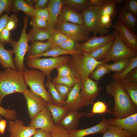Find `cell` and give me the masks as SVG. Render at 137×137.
Returning <instances> with one entry per match:
<instances>
[{"label": "cell", "mask_w": 137, "mask_h": 137, "mask_svg": "<svg viewBox=\"0 0 137 137\" xmlns=\"http://www.w3.org/2000/svg\"><path fill=\"white\" fill-rule=\"evenodd\" d=\"M12 8L13 11L15 13L21 10L28 16L31 18L33 17L35 8L29 5L24 0H14Z\"/></svg>", "instance_id": "28"}, {"label": "cell", "mask_w": 137, "mask_h": 137, "mask_svg": "<svg viewBox=\"0 0 137 137\" xmlns=\"http://www.w3.org/2000/svg\"><path fill=\"white\" fill-rule=\"evenodd\" d=\"M103 134L102 137H131L127 131L111 124Z\"/></svg>", "instance_id": "31"}, {"label": "cell", "mask_w": 137, "mask_h": 137, "mask_svg": "<svg viewBox=\"0 0 137 137\" xmlns=\"http://www.w3.org/2000/svg\"><path fill=\"white\" fill-rule=\"evenodd\" d=\"M22 94L26 100L28 114L31 119L47 107L48 102L30 90L27 89Z\"/></svg>", "instance_id": "10"}, {"label": "cell", "mask_w": 137, "mask_h": 137, "mask_svg": "<svg viewBox=\"0 0 137 137\" xmlns=\"http://www.w3.org/2000/svg\"><path fill=\"white\" fill-rule=\"evenodd\" d=\"M116 4V0H105L104 4L101 7L100 14L109 15L112 19L118 13Z\"/></svg>", "instance_id": "32"}, {"label": "cell", "mask_w": 137, "mask_h": 137, "mask_svg": "<svg viewBox=\"0 0 137 137\" xmlns=\"http://www.w3.org/2000/svg\"><path fill=\"white\" fill-rule=\"evenodd\" d=\"M81 51L78 50H67L63 49L59 46H54L50 48L43 53L39 55L38 58L42 56H52L55 57L65 55H71L80 53Z\"/></svg>", "instance_id": "30"}, {"label": "cell", "mask_w": 137, "mask_h": 137, "mask_svg": "<svg viewBox=\"0 0 137 137\" xmlns=\"http://www.w3.org/2000/svg\"><path fill=\"white\" fill-rule=\"evenodd\" d=\"M0 114L8 120H15L16 119L17 112L15 110L6 109L0 105Z\"/></svg>", "instance_id": "44"}, {"label": "cell", "mask_w": 137, "mask_h": 137, "mask_svg": "<svg viewBox=\"0 0 137 137\" xmlns=\"http://www.w3.org/2000/svg\"><path fill=\"white\" fill-rule=\"evenodd\" d=\"M45 85L46 87L48 88V92L55 103L57 105L64 106L65 100L58 92L55 84L53 83L52 80L47 79Z\"/></svg>", "instance_id": "33"}, {"label": "cell", "mask_w": 137, "mask_h": 137, "mask_svg": "<svg viewBox=\"0 0 137 137\" xmlns=\"http://www.w3.org/2000/svg\"><path fill=\"white\" fill-rule=\"evenodd\" d=\"M58 21L81 24H84V23L81 13L65 5H63L61 9Z\"/></svg>", "instance_id": "19"}, {"label": "cell", "mask_w": 137, "mask_h": 137, "mask_svg": "<svg viewBox=\"0 0 137 137\" xmlns=\"http://www.w3.org/2000/svg\"><path fill=\"white\" fill-rule=\"evenodd\" d=\"M23 72L25 83L32 91L48 103L56 105L45 89L44 82L46 75L44 73L35 69H27Z\"/></svg>", "instance_id": "4"}, {"label": "cell", "mask_w": 137, "mask_h": 137, "mask_svg": "<svg viewBox=\"0 0 137 137\" xmlns=\"http://www.w3.org/2000/svg\"><path fill=\"white\" fill-rule=\"evenodd\" d=\"M112 28L117 31L120 38L126 46L137 50V37L135 33L117 21Z\"/></svg>", "instance_id": "16"}, {"label": "cell", "mask_w": 137, "mask_h": 137, "mask_svg": "<svg viewBox=\"0 0 137 137\" xmlns=\"http://www.w3.org/2000/svg\"><path fill=\"white\" fill-rule=\"evenodd\" d=\"M30 23L33 29H48V21L40 18L36 17L31 18Z\"/></svg>", "instance_id": "41"}, {"label": "cell", "mask_w": 137, "mask_h": 137, "mask_svg": "<svg viewBox=\"0 0 137 137\" xmlns=\"http://www.w3.org/2000/svg\"><path fill=\"white\" fill-rule=\"evenodd\" d=\"M29 5L33 7V4H34L33 0H28L25 1Z\"/></svg>", "instance_id": "59"}, {"label": "cell", "mask_w": 137, "mask_h": 137, "mask_svg": "<svg viewBox=\"0 0 137 137\" xmlns=\"http://www.w3.org/2000/svg\"><path fill=\"white\" fill-rule=\"evenodd\" d=\"M23 19L24 26L19 40L18 41L12 40L10 43L13 48L12 50L15 55L13 60L17 70L21 72L27 69L24 64V59L30 47L28 43L29 37L26 32L28 16H24Z\"/></svg>", "instance_id": "5"}, {"label": "cell", "mask_w": 137, "mask_h": 137, "mask_svg": "<svg viewBox=\"0 0 137 137\" xmlns=\"http://www.w3.org/2000/svg\"><path fill=\"white\" fill-rule=\"evenodd\" d=\"M13 51L7 50L4 45L0 44V64L4 68L10 67L17 70L12 58Z\"/></svg>", "instance_id": "24"}, {"label": "cell", "mask_w": 137, "mask_h": 137, "mask_svg": "<svg viewBox=\"0 0 137 137\" xmlns=\"http://www.w3.org/2000/svg\"><path fill=\"white\" fill-rule=\"evenodd\" d=\"M63 5L69 6L81 12L91 6L89 0H62Z\"/></svg>", "instance_id": "35"}, {"label": "cell", "mask_w": 137, "mask_h": 137, "mask_svg": "<svg viewBox=\"0 0 137 137\" xmlns=\"http://www.w3.org/2000/svg\"><path fill=\"white\" fill-rule=\"evenodd\" d=\"M54 30L32 29L28 34L29 41H35L49 40Z\"/></svg>", "instance_id": "26"}, {"label": "cell", "mask_w": 137, "mask_h": 137, "mask_svg": "<svg viewBox=\"0 0 137 137\" xmlns=\"http://www.w3.org/2000/svg\"><path fill=\"white\" fill-rule=\"evenodd\" d=\"M54 29L60 31L78 43L86 41L91 32L84 24L58 21Z\"/></svg>", "instance_id": "7"}, {"label": "cell", "mask_w": 137, "mask_h": 137, "mask_svg": "<svg viewBox=\"0 0 137 137\" xmlns=\"http://www.w3.org/2000/svg\"><path fill=\"white\" fill-rule=\"evenodd\" d=\"M52 133L44 131L41 129H37L35 133L31 137H51Z\"/></svg>", "instance_id": "56"}, {"label": "cell", "mask_w": 137, "mask_h": 137, "mask_svg": "<svg viewBox=\"0 0 137 137\" xmlns=\"http://www.w3.org/2000/svg\"><path fill=\"white\" fill-rule=\"evenodd\" d=\"M63 5L62 0H49L48 5L49 10L48 29L54 30L58 22L59 14Z\"/></svg>", "instance_id": "21"}, {"label": "cell", "mask_w": 137, "mask_h": 137, "mask_svg": "<svg viewBox=\"0 0 137 137\" xmlns=\"http://www.w3.org/2000/svg\"><path fill=\"white\" fill-rule=\"evenodd\" d=\"M51 133V137H70L69 131L59 125L55 126Z\"/></svg>", "instance_id": "42"}, {"label": "cell", "mask_w": 137, "mask_h": 137, "mask_svg": "<svg viewBox=\"0 0 137 137\" xmlns=\"http://www.w3.org/2000/svg\"><path fill=\"white\" fill-rule=\"evenodd\" d=\"M47 107L50 111L53 122L56 125H58L69 110L63 106L48 103Z\"/></svg>", "instance_id": "25"}, {"label": "cell", "mask_w": 137, "mask_h": 137, "mask_svg": "<svg viewBox=\"0 0 137 137\" xmlns=\"http://www.w3.org/2000/svg\"><path fill=\"white\" fill-rule=\"evenodd\" d=\"M24 123L19 119L10 121L8 131L13 137H31L37 129L29 126H25Z\"/></svg>", "instance_id": "17"}, {"label": "cell", "mask_w": 137, "mask_h": 137, "mask_svg": "<svg viewBox=\"0 0 137 137\" xmlns=\"http://www.w3.org/2000/svg\"><path fill=\"white\" fill-rule=\"evenodd\" d=\"M2 116L0 114V121L2 119ZM1 133H0V134H1Z\"/></svg>", "instance_id": "61"}, {"label": "cell", "mask_w": 137, "mask_h": 137, "mask_svg": "<svg viewBox=\"0 0 137 137\" xmlns=\"http://www.w3.org/2000/svg\"><path fill=\"white\" fill-rule=\"evenodd\" d=\"M115 39L88 54L91 57L98 61H100L109 53L114 43Z\"/></svg>", "instance_id": "34"}, {"label": "cell", "mask_w": 137, "mask_h": 137, "mask_svg": "<svg viewBox=\"0 0 137 137\" xmlns=\"http://www.w3.org/2000/svg\"><path fill=\"white\" fill-rule=\"evenodd\" d=\"M77 79L74 77H57L54 78L53 82L55 84H61L72 88L74 86Z\"/></svg>", "instance_id": "40"}, {"label": "cell", "mask_w": 137, "mask_h": 137, "mask_svg": "<svg viewBox=\"0 0 137 137\" xmlns=\"http://www.w3.org/2000/svg\"><path fill=\"white\" fill-rule=\"evenodd\" d=\"M79 44L74 40L69 38L66 41L61 44L59 47L67 50H78Z\"/></svg>", "instance_id": "45"}, {"label": "cell", "mask_w": 137, "mask_h": 137, "mask_svg": "<svg viewBox=\"0 0 137 137\" xmlns=\"http://www.w3.org/2000/svg\"><path fill=\"white\" fill-rule=\"evenodd\" d=\"M82 85V82L77 79L74 86L65 100L64 106L69 110L78 111L84 106L81 100L80 94Z\"/></svg>", "instance_id": "13"}, {"label": "cell", "mask_w": 137, "mask_h": 137, "mask_svg": "<svg viewBox=\"0 0 137 137\" xmlns=\"http://www.w3.org/2000/svg\"><path fill=\"white\" fill-rule=\"evenodd\" d=\"M110 124L108 120L103 117L99 123L92 127L69 131L70 137H84L90 134L103 133Z\"/></svg>", "instance_id": "18"}, {"label": "cell", "mask_w": 137, "mask_h": 137, "mask_svg": "<svg viewBox=\"0 0 137 137\" xmlns=\"http://www.w3.org/2000/svg\"><path fill=\"white\" fill-rule=\"evenodd\" d=\"M7 121L6 120L2 119L0 121V133L3 134L6 126Z\"/></svg>", "instance_id": "58"}, {"label": "cell", "mask_w": 137, "mask_h": 137, "mask_svg": "<svg viewBox=\"0 0 137 137\" xmlns=\"http://www.w3.org/2000/svg\"><path fill=\"white\" fill-rule=\"evenodd\" d=\"M114 32L106 36L98 37L92 36L84 43L79 44L78 50L86 53H90L107 43L115 39Z\"/></svg>", "instance_id": "14"}, {"label": "cell", "mask_w": 137, "mask_h": 137, "mask_svg": "<svg viewBox=\"0 0 137 137\" xmlns=\"http://www.w3.org/2000/svg\"><path fill=\"white\" fill-rule=\"evenodd\" d=\"M125 0H116V1L117 3L118 4H120L121 3L124 2Z\"/></svg>", "instance_id": "60"}, {"label": "cell", "mask_w": 137, "mask_h": 137, "mask_svg": "<svg viewBox=\"0 0 137 137\" xmlns=\"http://www.w3.org/2000/svg\"><path fill=\"white\" fill-rule=\"evenodd\" d=\"M56 46L49 40L45 42L35 41L30 46L26 59H38V56L45 52L51 47Z\"/></svg>", "instance_id": "22"}, {"label": "cell", "mask_w": 137, "mask_h": 137, "mask_svg": "<svg viewBox=\"0 0 137 137\" xmlns=\"http://www.w3.org/2000/svg\"><path fill=\"white\" fill-rule=\"evenodd\" d=\"M101 7L91 6L81 12L84 21V24L93 34H99L101 36L108 33L109 29L103 28L99 20Z\"/></svg>", "instance_id": "9"}, {"label": "cell", "mask_w": 137, "mask_h": 137, "mask_svg": "<svg viewBox=\"0 0 137 137\" xmlns=\"http://www.w3.org/2000/svg\"><path fill=\"white\" fill-rule=\"evenodd\" d=\"M110 124L127 131L131 137H137V112L123 118H111L108 120Z\"/></svg>", "instance_id": "15"}, {"label": "cell", "mask_w": 137, "mask_h": 137, "mask_svg": "<svg viewBox=\"0 0 137 137\" xmlns=\"http://www.w3.org/2000/svg\"><path fill=\"white\" fill-rule=\"evenodd\" d=\"M10 31L6 27L3 29L0 35V41L1 43L4 45L7 43H10L12 41L10 38Z\"/></svg>", "instance_id": "51"}, {"label": "cell", "mask_w": 137, "mask_h": 137, "mask_svg": "<svg viewBox=\"0 0 137 137\" xmlns=\"http://www.w3.org/2000/svg\"><path fill=\"white\" fill-rule=\"evenodd\" d=\"M123 7L126 10L136 17L137 15V0H125Z\"/></svg>", "instance_id": "46"}, {"label": "cell", "mask_w": 137, "mask_h": 137, "mask_svg": "<svg viewBox=\"0 0 137 137\" xmlns=\"http://www.w3.org/2000/svg\"><path fill=\"white\" fill-rule=\"evenodd\" d=\"M23 72L10 67L0 71V106L3 99L6 95L15 93L22 94L27 89Z\"/></svg>", "instance_id": "2"}, {"label": "cell", "mask_w": 137, "mask_h": 137, "mask_svg": "<svg viewBox=\"0 0 137 137\" xmlns=\"http://www.w3.org/2000/svg\"><path fill=\"white\" fill-rule=\"evenodd\" d=\"M119 82L133 103L137 107V83L130 82L124 79Z\"/></svg>", "instance_id": "27"}, {"label": "cell", "mask_w": 137, "mask_h": 137, "mask_svg": "<svg viewBox=\"0 0 137 137\" xmlns=\"http://www.w3.org/2000/svg\"><path fill=\"white\" fill-rule=\"evenodd\" d=\"M106 88L107 93L114 98L113 116L114 118H124L137 112V107L133 103L119 81H113Z\"/></svg>", "instance_id": "1"}, {"label": "cell", "mask_w": 137, "mask_h": 137, "mask_svg": "<svg viewBox=\"0 0 137 137\" xmlns=\"http://www.w3.org/2000/svg\"><path fill=\"white\" fill-rule=\"evenodd\" d=\"M36 17L48 21L49 17V10L47 7L44 9H35L33 17Z\"/></svg>", "instance_id": "49"}, {"label": "cell", "mask_w": 137, "mask_h": 137, "mask_svg": "<svg viewBox=\"0 0 137 137\" xmlns=\"http://www.w3.org/2000/svg\"><path fill=\"white\" fill-rule=\"evenodd\" d=\"M55 125L51 114L46 107L31 119L29 126L36 129H39L45 131L51 132Z\"/></svg>", "instance_id": "12"}, {"label": "cell", "mask_w": 137, "mask_h": 137, "mask_svg": "<svg viewBox=\"0 0 137 137\" xmlns=\"http://www.w3.org/2000/svg\"><path fill=\"white\" fill-rule=\"evenodd\" d=\"M9 17L7 14H4L0 17V35L3 29L6 27ZM0 44H2L0 41Z\"/></svg>", "instance_id": "55"}, {"label": "cell", "mask_w": 137, "mask_h": 137, "mask_svg": "<svg viewBox=\"0 0 137 137\" xmlns=\"http://www.w3.org/2000/svg\"><path fill=\"white\" fill-rule=\"evenodd\" d=\"M106 63L98 65L91 74L92 78L96 81H97L105 74L111 72Z\"/></svg>", "instance_id": "38"}, {"label": "cell", "mask_w": 137, "mask_h": 137, "mask_svg": "<svg viewBox=\"0 0 137 137\" xmlns=\"http://www.w3.org/2000/svg\"><path fill=\"white\" fill-rule=\"evenodd\" d=\"M35 9H44L48 7L49 0H33Z\"/></svg>", "instance_id": "54"}, {"label": "cell", "mask_w": 137, "mask_h": 137, "mask_svg": "<svg viewBox=\"0 0 137 137\" xmlns=\"http://www.w3.org/2000/svg\"><path fill=\"white\" fill-rule=\"evenodd\" d=\"M84 113L69 110L58 125L69 131L76 129L80 119L85 115Z\"/></svg>", "instance_id": "20"}, {"label": "cell", "mask_w": 137, "mask_h": 137, "mask_svg": "<svg viewBox=\"0 0 137 137\" xmlns=\"http://www.w3.org/2000/svg\"><path fill=\"white\" fill-rule=\"evenodd\" d=\"M99 20L101 25L105 29H109L112 25V18L109 15L100 14Z\"/></svg>", "instance_id": "50"}, {"label": "cell", "mask_w": 137, "mask_h": 137, "mask_svg": "<svg viewBox=\"0 0 137 137\" xmlns=\"http://www.w3.org/2000/svg\"><path fill=\"white\" fill-rule=\"evenodd\" d=\"M70 58L67 55L57 57L36 59H29L26 62V65L30 68L39 70L44 73L47 79L52 80L51 71L62 65L67 64Z\"/></svg>", "instance_id": "6"}, {"label": "cell", "mask_w": 137, "mask_h": 137, "mask_svg": "<svg viewBox=\"0 0 137 137\" xmlns=\"http://www.w3.org/2000/svg\"><path fill=\"white\" fill-rule=\"evenodd\" d=\"M14 0H0V16L4 11L8 13L10 12L12 8Z\"/></svg>", "instance_id": "48"}, {"label": "cell", "mask_w": 137, "mask_h": 137, "mask_svg": "<svg viewBox=\"0 0 137 137\" xmlns=\"http://www.w3.org/2000/svg\"><path fill=\"white\" fill-rule=\"evenodd\" d=\"M108 106L104 102L102 101H98L93 104L91 112L90 113L85 114L87 116L90 117H92L96 114H102L107 112L110 113L108 108Z\"/></svg>", "instance_id": "37"}, {"label": "cell", "mask_w": 137, "mask_h": 137, "mask_svg": "<svg viewBox=\"0 0 137 137\" xmlns=\"http://www.w3.org/2000/svg\"><path fill=\"white\" fill-rule=\"evenodd\" d=\"M137 68V56L130 58L128 66L120 72L115 73L112 76L113 81H120L124 79L131 71Z\"/></svg>", "instance_id": "29"}, {"label": "cell", "mask_w": 137, "mask_h": 137, "mask_svg": "<svg viewBox=\"0 0 137 137\" xmlns=\"http://www.w3.org/2000/svg\"><path fill=\"white\" fill-rule=\"evenodd\" d=\"M118 13L117 21L134 32L136 28V17L123 7L120 8Z\"/></svg>", "instance_id": "23"}, {"label": "cell", "mask_w": 137, "mask_h": 137, "mask_svg": "<svg viewBox=\"0 0 137 137\" xmlns=\"http://www.w3.org/2000/svg\"><path fill=\"white\" fill-rule=\"evenodd\" d=\"M56 69L58 71L57 77H75L72 71L67 64L60 65Z\"/></svg>", "instance_id": "43"}, {"label": "cell", "mask_w": 137, "mask_h": 137, "mask_svg": "<svg viewBox=\"0 0 137 137\" xmlns=\"http://www.w3.org/2000/svg\"><path fill=\"white\" fill-rule=\"evenodd\" d=\"M130 60V58L123 59L115 61L112 64H107V66L110 72H119L123 70L128 66Z\"/></svg>", "instance_id": "36"}, {"label": "cell", "mask_w": 137, "mask_h": 137, "mask_svg": "<svg viewBox=\"0 0 137 137\" xmlns=\"http://www.w3.org/2000/svg\"><path fill=\"white\" fill-rule=\"evenodd\" d=\"M124 79L130 82L137 83V68L131 71Z\"/></svg>", "instance_id": "53"}, {"label": "cell", "mask_w": 137, "mask_h": 137, "mask_svg": "<svg viewBox=\"0 0 137 137\" xmlns=\"http://www.w3.org/2000/svg\"><path fill=\"white\" fill-rule=\"evenodd\" d=\"M55 85L56 88L59 94L65 100L72 88L61 84H55Z\"/></svg>", "instance_id": "47"}, {"label": "cell", "mask_w": 137, "mask_h": 137, "mask_svg": "<svg viewBox=\"0 0 137 137\" xmlns=\"http://www.w3.org/2000/svg\"><path fill=\"white\" fill-rule=\"evenodd\" d=\"M9 137H13L11 134Z\"/></svg>", "instance_id": "62"}, {"label": "cell", "mask_w": 137, "mask_h": 137, "mask_svg": "<svg viewBox=\"0 0 137 137\" xmlns=\"http://www.w3.org/2000/svg\"><path fill=\"white\" fill-rule=\"evenodd\" d=\"M91 6L101 7L104 4L105 0H89Z\"/></svg>", "instance_id": "57"}, {"label": "cell", "mask_w": 137, "mask_h": 137, "mask_svg": "<svg viewBox=\"0 0 137 137\" xmlns=\"http://www.w3.org/2000/svg\"><path fill=\"white\" fill-rule=\"evenodd\" d=\"M101 90L97 81L89 77L87 78L83 83L80 92L81 100L84 106L93 104Z\"/></svg>", "instance_id": "11"}, {"label": "cell", "mask_w": 137, "mask_h": 137, "mask_svg": "<svg viewBox=\"0 0 137 137\" xmlns=\"http://www.w3.org/2000/svg\"><path fill=\"white\" fill-rule=\"evenodd\" d=\"M67 64L72 71L75 77L83 83L99 64L106 61H98L88 54L81 52L71 55Z\"/></svg>", "instance_id": "3"}, {"label": "cell", "mask_w": 137, "mask_h": 137, "mask_svg": "<svg viewBox=\"0 0 137 137\" xmlns=\"http://www.w3.org/2000/svg\"><path fill=\"white\" fill-rule=\"evenodd\" d=\"M16 14L12 15L9 17L6 27L10 31L14 29L16 27L19 22Z\"/></svg>", "instance_id": "52"}, {"label": "cell", "mask_w": 137, "mask_h": 137, "mask_svg": "<svg viewBox=\"0 0 137 137\" xmlns=\"http://www.w3.org/2000/svg\"><path fill=\"white\" fill-rule=\"evenodd\" d=\"M115 38L114 43L110 51L101 60L106 62L116 61L124 59H129L137 56V51L128 47L120 38L117 31H113Z\"/></svg>", "instance_id": "8"}, {"label": "cell", "mask_w": 137, "mask_h": 137, "mask_svg": "<svg viewBox=\"0 0 137 137\" xmlns=\"http://www.w3.org/2000/svg\"><path fill=\"white\" fill-rule=\"evenodd\" d=\"M69 38L63 33L54 29L49 40L54 46H59Z\"/></svg>", "instance_id": "39"}]
</instances>
